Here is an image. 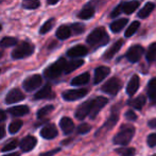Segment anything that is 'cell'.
Instances as JSON below:
<instances>
[{
    "instance_id": "obj_22",
    "label": "cell",
    "mask_w": 156,
    "mask_h": 156,
    "mask_svg": "<svg viewBox=\"0 0 156 156\" xmlns=\"http://www.w3.org/2000/svg\"><path fill=\"white\" fill-rule=\"evenodd\" d=\"M89 79H90V76L88 72H84V73L72 79L71 85L72 86H82V85H85L89 82Z\"/></svg>"
},
{
    "instance_id": "obj_53",
    "label": "cell",
    "mask_w": 156,
    "mask_h": 156,
    "mask_svg": "<svg viewBox=\"0 0 156 156\" xmlns=\"http://www.w3.org/2000/svg\"><path fill=\"white\" fill-rule=\"evenodd\" d=\"M152 102H153V103H156V99H155V100H153Z\"/></svg>"
},
{
    "instance_id": "obj_11",
    "label": "cell",
    "mask_w": 156,
    "mask_h": 156,
    "mask_svg": "<svg viewBox=\"0 0 156 156\" xmlns=\"http://www.w3.org/2000/svg\"><path fill=\"white\" fill-rule=\"evenodd\" d=\"M91 103H93V99L88 100L86 102L82 103L80 106L76 108V118L79 120H84L88 115H90L91 112Z\"/></svg>"
},
{
    "instance_id": "obj_26",
    "label": "cell",
    "mask_w": 156,
    "mask_h": 156,
    "mask_svg": "<svg viewBox=\"0 0 156 156\" xmlns=\"http://www.w3.org/2000/svg\"><path fill=\"white\" fill-rule=\"evenodd\" d=\"M154 9H155V4L153 3V2H148V3L144 4V8L138 12V17H140V18H147V17L154 11Z\"/></svg>"
},
{
    "instance_id": "obj_56",
    "label": "cell",
    "mask_w": 156,
    "mask_h": 156,
    "mask_svg": "<svg viewBox=\"0 0 156 156\" xmlns=\"http://www.w3.org/2000/svg\"><path fill=\"white\" fill-rule=\"evenodd\" d=\"M0 72H1V70H0Z\"/></svg>"
},
{
    "instance_id": "obj_41",
    "label": "cell",
    "mask_w": 156,
    "mask_h": 156,
    "mask_svg": "<svg viewBox=\"0 0 156 156\" xmlns=\"http://www.w3.org/2000/svg\"><path fill=\"white\" fill-rule=\"evenodd\" d=\"M90 129H91V126L88 123H82V124L79 125L78 133L81 134V135H83V134H87Z\"/></svg>"
},
{
    "instance_id": "obj_46",
    "label": "cell",
    "mask_w": 156,
    "mask_h": 156,
    "mask_svg": "<svg viewBox=\"0 0 156 156\" xmlns=\"http://www.w3.org/2000/svg\"><path fill=\"white\" fill-rule=\"evenodd\" d=\"M5 136V129H4V126H0V139H2V138Z\"/></svg>"
},
{
    "instance_id": "obj_31",
    "label": "cell",
    "mask_w": 156,
    "mask_h": 156,
    "mask_svg": "<svg viewBox=\"0 0 156 156\" xmlns=\"http://www.w3.org/2000/svg\"><path fill=\"white\" fill-rule=\"evenodd\" d=\"M148 96L151 100L156 99V78L152 79L148 84Z\"/></svg>"
},
{
    "instance_id": "obj_8",
    "label": "cell",
    "mask_w": 156,
    "mask_h": 156,
    "mask_svg": "<svg viewBox=\"0 0 156 156\" xmlns=\"http://www.w3.org/2000/svg\"><path fill=\"white\" fill-rule=\"evenodd\" d=\"M88 93L86 88H79V89H70L63 93V99L66 101H76L79 99H82Z\"/></svg>"
},
{
    "instance_id": "obj_2",
    "label": "cell",
    "mask_w": 156,
    "mask_h": 156,
    "mask_svg": "<svg viewBox=\"0 0 156 156\" xmlns=\"http://www.w3.org/2000/svg\"><path fill=\"white\" fill-rule=\"evenodd\" d=\"M108 35L104 28L100 27L94 29L90 34L87 36L86 41L88 45L93 46V47H100V46H104L108 43Z\"/></svg>"
},
{
    "instance_id": "obj_34",
    "label": "cell",
    "mask_w": 156,
    "mask_h": 156,
    "mask_svg": "<svg viewBox=\"0 0 156 156\" xmlns=\"http://www.w3.org/2000/svg\"><path fill=\"white\" fill-rule=\"evenodd\" d=\"M139 27H140V23H139V21H133V23L129 25V27L126 29L125 33H124L125 37L133 36V35L135 34V32L138 30V28H139Z\"/></svg>"
},
{
    "instance_id": "obj_43",
    "label": "cell",
    "mask_w": 156,
    "mask_h": 156,
    "mask_svg": "<svg viewBox=\"0 0 156 156\" xmlns=\"http://www.w3.org/2000/svg\"><path fill=\"white\" fill-rule=\"evenodd\" d=\"M125 118L129 119V121H134V120L137 119V116H136V114L134 113L133 111H127L126 113H125Z\"/></svg>"
},
{
    "instance_id": "obj_51",
    "label": "cell",
    "mask_w": 156,
    "mask_h": 156,
    "mask_svg": "<svg viewBox=\"0 0 156 156\" xmlns=\"http://www.w3.org/2000/svg\"><path fill=\"white\" fill-rule=\"evenodd\" d=\"M2 55H3V51H2V50H0V58H2Z\"/></svg>"
},
{
    "instance_id": "obj_24",
    "label": "cell",
    "mask_w": 156,
    "mask_h": 156,
    "mask_svg": "<svg viewBox=\"0 0 156 156\" xmlns=\"http://www.w3.org/2000/svg\"><path fill=\"white\" fill-rule=\"evenodd\" d=\"M83 64H84V61L80 60V58H73V60L69 61V62H67V64H66L65 73H70V72L74 71L76 69L80 68Z\"/></svg>"
},
{
    "instance_id": "obj_15",
    "label": "cell",
    "mask_w": 156,
    "mask_h": 156,
    "mask_svg": "<svg viewBox=\"0 0 156 156\" xmlns=\"http://www.w3.org/2000/svg\"><path fill=\"white\" fill-rule=\"evenodd\" d=\"M109 72H111L109 68L105 67V66H100V67L96 68V70H94V84H99V83H101L107 76H108Z\"/></svg>"
},
{
    "instance_id": "obj_52",
    "label": "cell",
    "mask_w": 156,
    "mask_h": 156,
    "mask_svg": "<svg viewBox=\"0 0 156 156\" xmlns=\"http://www.w3.org/2000/svg\"><path fill=\"white\" fill-rule=\"evenodd\" d=\"M2 30V26H1V23H0V31Z\"/></svg>"
},
{
    "instance_id": "obj_14",
    "label": "cell",
    "mask_w": 156,
    "mask_h": 156,
    "mask_svg": "<svg viewBox=\"0 0 156 156\" xmlns=\"http://www.w3.org/2000/svg\"><path fill=\"white\" fill-rule=\"evenodd\" d=\"M58 132L54 124H47L41 129V136L45 139H53L58 136Z\"/></svg>"
},
{
    "instance_id": "obj_50",
    "label": "cell",
    "mask_w": 156,
    "mask_h": 156,
    "mask_svg": "<svg viewBox=\"0 0 156 156\" xmlns=\"http://www.w3.org/2000/svg\"><path fill=\"white\" fill-rule=\"evenodd\" d=\"M20 154L19 153H11V154H6V155H3V156H19Z\"/></svg>"
},
{
    "instance_id": "obj_17",
    "label": "cell",
    "mask_w": 156,
    "mask_h": 156,
    "mask_svg": "<svg viewBox=\"0 0 156 156\" xmlns=\"http://www.w3.org/2000/svg\"><path fill=\"white\" fill-rule=\"evenodd\" d=\"M54 97V94L52 91V88H51V85L47 84L41 89L38 90L34 96V99L35 100H41V99H49V98H53Z\"/></svg>"
},
{
    "instance_id": "obj_38",
    "label": "cell",
    "mask_w": 156,
    "mask_h": 156,
    "mask_svg": "<svg viewBox=\"0 0 156 156\" xmlns=\"http://www.w3.org/2000/svg\"><path fill=\"white\" fill-rule=\"evenodd\" d=\"M18 140L17 139H12L11 141H9L8 144H4V147L2 148V152H6V151H12L14 149H16L18 147Z\"/></svg>"
},
{
    "instance_id": "obj_1",
    "label": "cell",
    "mask_w": 156,
    "mask_h": 156,
    "mask_svg": "<svg viewBox=\"0 0 156 156\" xmlns=\"http://www.w3.org/2000/svg\"><path fill=\"white\" fill-rule=\"evenodd\" d=\"M135 135V127L133 125L124 124L114 138V144L118 146H127Z\"/></svg>"
},
{
    "instance_id": "obj_47",
    "label": "cell",
    "mask_w": 156,
    "mask_h": 156,
    "mask_svg": "<svg viewBox=\"0 0 156 156\" xmlns=\"http://www.w3.org/2000/svg\"><path fill=\"white\" fill-rule=\"evenodd\" d=\"M5 118H6L5 113H4L2 109H0V121H4V120H5Z\"/></svg>"
},
{
    "instance_id": "obj_37",
    "label": "cell",
    "mask_w": 156,
    "mask_h": 156,
    "mask_svg": "<svg viewBox=\"0 0 156 156\" xmlns=\"http://www.w3.org/2000/svg\"><path fill=\"white\" fill-rule=\"evenodd\" d=\"M54 109V107L52 105H46L43 108H41L38 112H37V118H44L47 115H49L52 111Z\"/></svg>"
},
{
    "instance_id": "obj_6",
    "label": "cell",
    "mask_w": 156,
    "mask_h": 156,
    "mask_svg": "<svg viewBox=\"0 0 156 156\" xmlns=\"http://www.w3.org/2000/svg\"><path fill=\"white\" fill-rule=\"evenodd\" d=\"M121 86H122V83L119 79L112 78L102 86V90L108 94L115 96V94L119 93V90L121 89Z\"/></svg>"
},
{
    "instance_id": "obj_40",
    "label": "cell",
    "mask_w": 156,
    "mask_h": 156,
    "mask_svg": "<svg viewBox=\"0 0 156 156\" xmlns=\"http://www.w3.org/2000/svg\"><path fill=\"white\" fill-rule=\"evenodd\" d=\"M117 153H119L122 156H134L135 154V149L132 148H120L117 150Z\"/></svg>"
},
{
    "instance_id": "obj_36",
    "label": "cell",
    "mask_w": 156,
    "mask_h": 156,
    "mask_svg": "<svg viewBox=\"0 0 156 156\" xmlns=\"http://www.w3.org/2000/svg\"><path fill=\"white\" fill-rule=\"evenodd\" d=\"M21 126H23V121L21 120H15L9 125V132L11 134H16L21 129Z\"/></svg>"
},
{
    "instance_id": "obj_4",
    "label": "cell",
    "mask_w": 156,
    "mask_h": 156,
    "mask_svg": "<svg viewBox=\"0 0 156 156\" xmlns=\"http://www.w3.org/2000/svg\"><path fill=\"white\" fill-rule=\"evenodd\" d=\"M34 45L29 41H23L20 43L14 50L12 51V58L14 60H21L34 53Z\"/></svg>"
},
{
    "instance_id": "obj_27",
    "label": "cell",
    "mask_w": 156,
    "mask_h": 156,
    "mask_svg": "<svg viewBox=\"0 0 156 156\" xmlns=\"http://www.w3.org/2000/svg\"><path fill=\"white\" fill-rule=\"evenodd\" d=\"M146 97L144 96H138L137 98L133 99V100L129 101V105L132 107H134L135 109H138V111H140V109L144 107V105L146 104Z\"/></svg>"
},
{
    "instance_id": "obj_19",
    "label": "cell",
    "mask_w": 156,
    "mask_h": 156,
    "mask_svg": "<svg viewBox=\"0 0 156 156\" xmlns=\"http://www.w3.org/2000/svg\"><path fill=\"white\" fill-rule=\"evenodd\" d=\"M139 5H140V1H138V0H132V1L123 2V3H121L122 13L132 14V13H134L137 10Z\"/></svg>"
},
{
    "instance_id": "obj_10",
    "label": "cell",
    "mask_w": 156,
    "mask_h": 156,
    "mask_svg": "<svg viewBox=\"0 0 156 156\" xmlns=\"http://www.w3.org/2000/svg\"><path fill=\"white\" fill-rule=\"evenodd\" d=\"M26 96L23 94V91L18 88H13L8 93L5 97V103L6 104H14V103L20 102L25 100Z\"/></svg>"
},
{
    "instance_id": "obj_49",
    "label": "cell",
    "mask_w": 156,
    "mask_h": 156,
    "mask_svg": "<svg viewBox=\"0 0 156 156\" xmlns=\"http://www.w3.org/2000/svg\"><path fill=\"white\" fill-rule=\"evenodd\" d=\"M149 126H151V127H156V119L151 120V121L149 122Z\"/></svg>"
},
{
    "instance_id": "obj_18",
    "label": "cell",
    "mask_w": 156,
    "mask_h": 156,
    "mask_svg": "<svg viewBox=\"0 0 156 156\" xmlns=\"http://www.w3.org/2000/svg\"><path fill=\"white\" fill-rule=\"evenodd\" d=\"M123 44L124 43H123V41H122V39L117 41L111 48H109L108 50H107L106 52H105L104 55H103V58H104L105 60H111V58H113L114 55H115V54L117 53L120 49H121V47L123 46Z\"/></svg>"
},
{
    "instance_id": "obj_30",
    "label": "cell",
    "mask_w": 156,
    "mask_h": 156,
    "mask_svg": "<svg viewBox=\"0 0 156 156\" xmlns=\"http://www.w3.org/2000/svg\"><path fill=\"white\" fill-rule=\"evenodd\" d=\"M18 39L16 37H11V36H6L3 37V38L0 41V47L1 48H9V47H12V46L17 45L18 43Z\"/></svg>"
},
{
    "instance_id": "obj_28",
    "label": "cell",
    "mask_w": 156,
    "mask_h": 156,
    "mask_svg": "<svg viewBox=\"0 0 156 156\" xmlns=\"http://www.w3.org/2000/svg\"><path fill=\"white\" fill-rule=\"evenodd\" d=\"M126 23H127L126 18H122V19H119V20H116V21H114L113 23H111V30L115 33H118L126 26Z\"/></svg>"
},
{
    "instance_id": "obj_21",
    "label": "cell",
    "mask_w": 156,
    "mask_h": 156,
    "mask_svg": "<svg viewBox=\"0 0 156 156\" xmlns=\"http://www.w3.org/2000/svg\"><path fill=\"white\" fill-rule=\"evenodd\" d=\"M60 126H61V129H63L64 134H66V135L72 133V132H73V129H74L73 121H72V120L70 119V118H68V117H63L62 119H61Z\"/></svg>"
},
{
    "instance_id": "obj_5",
    "label": "cell",
    "mask_w": 156,
    "mask_h": 156,
    "mask_svg": "<svg viewBox=\"0 0 156 156\" xmlns=\"http://www.w3.org/2000/svg\"><path fill=\"white\" fill-rule=\"evenodd\" d=\"M41 83H43V78L41 74H33V76L27 78L23 83V87L26 91H33L41 87Z\"/></svg>"
},
{
    "instance_id": "obj_9",
    "label": "cell",
    "mask_w": 156,
    "mask_h": 156,
    "mask_svg": "<svg viewBox=\"0 0 156 156\" xmlns=\"http://www.w3.org/2000/svg\"><path fill=\"white\" fill-rule=\"evenodd\" d=\"M144 49L142 46L139 45L133 46L126 52V58L131 63H137L141 58V56L144 55Z\"/></svg>"
},
{
    "instance_id": "obj_54",
    "label": "cell",
    "mask_w": 156,
    "mask_h": 156,
    "mask_svg": "<svg viewBox=\"0 0 156 156\" xmlns=\"http://www.w3.org/2000/svg\"><path fill=\"white\" fill-rule=\"evenodd\" d=\"M2 1H3V0H0V2H2Z\"/></svg>"
},
{
    "instance_id": "obj_45",
    "label": "cell",
    "mask_w": 156,
    "mask_h": 156,
    "mask_svg": "<svg viewBox=\"0 0 156 156\" xmlns=\"http://www.w3.org/2000/svg\"><path fill=\"white\" fill-rule=\"evenodd\" d=\"M61 151V149H54V150H51V151H48V152H45V153H41L39 156H53L54 154L58 153Z\"/></svg>"
},
{
    "instance_id": "obj_44",
    "label": "cell",
    "mask_w": 156,
    "mask_h": 156,
    "mask_svg": "<svg viewBox=\"0 0 156 156\" xmlns=\"http://www.w3.org/2000/svg\"><path fill=\"white\" fill-rule=\"evenodd\" d=\"M122 13V9H121V4H119V5L117 6V8L115 9V10L112 12L111 14V17H117L118 15H120Z\"/></svg>"
},
{
    "instance_id": "obj_12",
    "label": "cell",
    "mask_w": 156,
    "mask_h": 156,
    "mask_svg": "<svg viewBox=\"0 0 156 156\" xmlns=\"http://www.w3.org/2000/svg\"><path fill=\"white\" fill-rule=\"evenodd\" d=\"M36 144H37V139L34 136H27V137H25L20 141L19 147H20L23 152H30V151H32L35 148Z\"/></svg>"
},
{
    "instance_id": "obj_39",
    "label": "cell",
    "mask_w": 156,
    "mask_h": 156,
    "mask_svg": "<svg viewBox=\"0 0 156 156\" xmlns=\"http://www.w3.org/2000/svg\"><path fill=\"white\" fill-rule=\"evenodd\" d=\"M70 28H71V31L73 32L74 34H76V35L82 34V33L84 32V30H85L84 25H83V23H72Z\"/></svg>"
},
{
    "instance_id": "obj_23",
    "label": "cell",
    "mask_w": 156,
    "mask_h": 156,
    "mask_svg": "<svg viewBox=\"0 0 156 156\" xmlns=\"http://www.w3.org/2000/svg\"><path fill=\"white\" fill-rule=\"evenodd\" d=\"M72 31H71V28L68 27V26H61L58 30H56V37L61 41H64V39H67L71 36Z\"/></svg>"
},
{
    "instance_id": "obj_29",
    "label": "cell",
    "mask_w": 156,
    "mask_h": 156,
    "mask_svg": "<svg viewBox=\"0 0 156 156\" xmlns=\"http://www.w3.org/2000/svg\"><path fill=\"white\" fill-rule=\"evenodd\" d=\"M21 6L26 10H35L41 6V1L39 0H23Z\"/></svg>"
},
{
    "instance_id": "obj_35",
    "label": "cell",
    "mask_w": 156,
    "mask_h": 156,
    "mask_svg": "<svg viewBox=\"0 0 156 156\" xmlns=\"http://www.w3.org/2000/svg\"><path fill=\"white\" fill-rule=\"evenodd\" d=\"M147 60L148 62H153L156 60V43H153L149 47L148 52H147Z\"/></svg>"
},
{
    "instance_id": "obj_55",
    "label": "cell",
    "mask_w": 156,
    "mask_h": 156,
    "mask_svg": "<svg viewBox=\"0 0 156 156\" xmlns=\"http://www.w3.org/2000/svg\"><path fill=\"white\" fill-rule=\"evenodd\" d=\"M153 156H156V155H153Z\"/></svg>"
},
{
    "instance_id": "obj_3",
    "label": "cell",
    "mask_w": 156,
    "mask_h": 156,
    "mask_svg": "<svg viewBox=\"0 0 156 156\" xmlns=\"http://www.w3.org/2000/svg\"><path fill=\"white\" fill-rule=\"evenodd\" d=\"M66 64L67 61L64 58H58L56 62H54L52 65H50L49 67H47L44 71V76L46 79H49V80H54V79H58V76H61V74L63 72H65Z\"/></svg>"
},
{
    "instance_id": "obj_16",
    "label": "cell",
    "mask_w": 156,
    "mask_h": 156,
    "mask_svg": "<svg viewBox=\"0 0 156 156\" xmlns=\"http://www.w3.org/2000/svg\"><path fill=\"white\" fill-rule=\"evenodd\" d=\"M139 85H140L139 76H138L137 74H134L126 86L127 94H129V96H134V94H136V91L138 90V88H139Z\"/></svg>"
},
{
    "instance_id": "obj_25",
    "label": "cell",
    "mask_w": 156,
    "mask_h": 156,
    "mask_svg": "<svg viewBox=\"0 0 156 156\" xmlns=\"http://www.w3.org/2000/svg\"><path fill=\"white\" fill-rule=\"evenodd\" d=\"M94 12H96V9L93 8L91 5H89V4H87L78 14V17L81 19H90L91 17H94Z\"/></svg>"
},
{
    "instance_id": "obj_20",
    "label": "cell",
    "mask_w": 156,
    "mask_h": 156,
    "mask_svg": "<svg viewBox=\"0 0 156 156\" xmlns=\"http://www.w3.org/2000/svg\"><path fill=\"white\" fill-rule=\"evenodd\" d=\"M8 113H10L12 116H15V117H21V116L28 115L30 112L29 107L26 106V105H18V106H14L9 108Z\"/></svg>"
},
{
    "instance_id": "obj_13",
    "label": "cell",
    "mask_w": 156,
    "mask_h": 156,
    "mask_svg": "<svg viewBox=\"0 0 156 156\" xmlns=\"http://www.w3.org/2000/svg\"><path fill=\"white\" fill-rule=\"evenodd\" d=\"M88 53V49H87L85 46L82 45H78V46H74V47L70 48L69 50L67 51V56L69 58H82V56L86 55Z\"/></svg>"
},
{
    "instance_id": "obj_42",
    "label": "cell",
    "mask_w": 156,
    "mask_h": 156,
    "mask_svg": "<svg viewBox=\"0 0 156 156\" xmlns=\"http://www.w3.org/2000/svg\"><path fill=\"white\" fill-rule=\"evenodd\" d=\"M148 144L149 147H155L156 146V134H151L148 137Z\"/></svg>"
},
{
    "instance_id": "obj_32",
    "label": "cell",
    "mask_w": 156,
    "mask_h": 156,
    "mask_svg": "<svg viewBox=\"0 0 156 156\" xmlns=\"http://www.w3.org/2000/svg\"><path fill=\"white\" fill-rule=\"evenodd\" d=\"M117 121H118V115L117 114H112V116L108 118V120L106 121V123L101 127L100 131H102L103 129H106L107 131H108V129H111L112 127L115 126V124L117 123Z\"/></svg>"
},
{
    "instance_id": "obj_7",
    "label": "cell",
    "mask_w": 156,
    "mask_h": 156,
    "mask_svg": "<svg viewBox=\"0 0 156 156\" xmlns=\"http://www.w3.org/2000/svg\"><path fill=\"white\" fill-rule=\"evenodd\" d=\"M108 100L105 97H97L96 99H93V103H91V112H90V118L94 119L100 113V111L107 104Z\"/></svg>"
},
{
    "instance_id": "obj_48",
    "label": "cell",
    "mask_w": 156,
    "mask_h": 156,
    "mask_svg": "<svg viewBox=\"0 0 156 156\" xmlns=\"http://www.w3.org/2000/svg\"><path fill=\"white\" fill-rule=\"evenodd\" d=\"M58 1H60V0H47V3L49 4V5H54V4H56Z\"/></svg>"
},
{
    "instance_id": "obj_33",
    "label": "cell",
    "mask_w": 156,
    "mask_h": 156,
    "mask_svg": "<svg viewBox=\"0 0 156 156\" xmlns=\"http://www.w3.org/2000/svg\"><path fill=\"white\" fill-rule=\"evenodd\" d=\"M54 23H55V19H54V18L48 19V20L46 21V23L43 25V27H41V29H39V34H46V33L49 32L50 30H51L52 28H53Z\"/></svg>"
}]
</instances>
